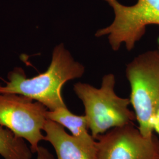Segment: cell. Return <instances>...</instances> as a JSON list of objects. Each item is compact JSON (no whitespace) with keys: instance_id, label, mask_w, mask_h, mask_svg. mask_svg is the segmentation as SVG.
<instances>
[{"instance_id":"cell-10","label":"cell","mask_w":159,"mask_h":159,"mask_svg":"<svg viewBox=\"0 0 159 159\" xmlns=\"http://www.w3.org/2000/svg\"><path fill=\"white\" fill-rule=\"evenodd\" d=\"M37 159H56L54 156L45 148L40 146L37 152Z\"/></svg>"},{"instance_id":"cell-1","label":"cell","mask_w":159,"mask_h":159,"mask_svg":"<svg viewBox=\"0 0 159 159\" xmlns=\"http://www.w3.org/2000/svg\"><path fill=\"white\" fill-rule=\"evenodd\" d=\"M84 72V66L74 60L63 44H60L52 51L46 71L27 79L23 69L14 68L8 74L6 85L0 84V93L27 97L53 111L67 107L62 96L63 85L70 80L81 77Z\"/></svg>"},{"instance_id":"cell-3","label":"cell","mask_w":159,"mask_h":159,"mask_svg":"<svg viewBox=\"0 0 159 159\" xmlns=\"http://www.w3.org/2000/svg\"><path fill=\"white\" fill-rule=\"evenodd\" d=\"M131 87L130 103L144 136L153 135V122L159 110V50L140 54L127 65Z\"/></svg>"},{"instance_id":"cell-4","label":"cell","mask_w":159,"mask_h":159,"mask_svg":"<svg viewBox=\"0 0 159 159\" xmlns=\"http://www.w3.org/2000/svg\"><path fill=\"white\" fill-rule=\"evenodd\" d=\"M113 10L114 18L107 27L97 31V37H107L114 51L122 44L128 51L132 50L142 38L148 25L159 26V0H137L131 6H125L117 0H104Z\"/></svg>"},{"instance_id":"cell-2","label":"cell","mask_w":159,"mask_h":159,"mask_svg":"<svg viewBox=\"0 0 159 159\" xmlns=\"http://www.w3.org/2000/svg\"><path fill=\"white\" fill-rule=\"evenodd\" d=\"M115 84V75L110 73L102 77L99 89L87 83L74 85V92L84 105L89 127L94 139L110 129L134 125L136 119L134 113L129 108L130 99L117 96Z\"/></svg>"},{"instance_id":"cell-5","label":"cell","mask_w":159,"mask_h":159,"mask_svg":"<svg viewBox=\"0 0 159 159\" xmlns=\"http://www.w3.org/2000/svg\"><path fill=\"white\" fill-rule=\"evenodd\" d=\"M48 109L41 103L21 94L0 93V125L30 144L36 153L47 120Z\"/></svg>"},{"instance_id":"cell-11","label":"cell","mask_w":159,"mask_h":159,"mask_svg":"<svg viewBox=\"0 0 159 159\" xmlns=\"http://www.w3.org/2000/svg\"><path fill=\"white\" fill-rule=\"evenodd\" d=\"M153 129L159 134V110L154 120Z\"/></svg>"},{"instance_id":"cell-8","label":"cell","mask_w":159,"mask_h":159,"mask_svg":"<svg viewBox=\"0 0 159 159\" xmlns=\"http://www.w3.org/2000/svg\"><path fill=\"white\" fill-rule=\"evenodd\" d=\"M47 119L51 120L67 128L71 135L90 148H96V140L89 133L88 121L84 116L72 113L67 107L47 111Z\"/></svg>"},{"instance_id":"cell-12","label":"cell","mask_w":159,"mask_h":159,"mask_svg":"<svg viewBox=\"0 0 159 159\" xmlns=\"http://www.w3.org/2000/svg\"></svg>"},{"instance_id":"cell-7","label":"cell","mask_w":159,"mask_h":159,"mask_svg":"<svg viewBox=\"0 0 159 159\" xmlns=\"http://www.w3.org/2000/svg\"><path fill=\"white\" fill-rule=\"evenodd\" d=\"M44 131V140L50 143L57 159H96V148H90L68 134L63 125L47 119Z\"/></svg>"},{"instance_id":"cell-6","label":"cell","mask_w":159,"mask_h":159,"mask_svg":"<svg viewBox=\"0 0 159 159\" xmlns=\"http://www.w3.org/2000/svg\"><path fill=\"white\" fill-rule=\"evenodd\" d=\"M96 159H159V140L134 125L112 129L95 139Z\"/></svg>"},{"instance_id":"cell-9","label":"cell","mask_w":159,"mask_h":159,"mask_svg":"<svg viewBox=\"0 0 159 159\" xmlns=\"http://www.w3.org/2000/svg\"><path fill=\"white\" fill-rule=\"evenodd\" d=\"M33 152L23 139L0 125V155L4 159H32Z\"/></svg>"}]
</instances>
